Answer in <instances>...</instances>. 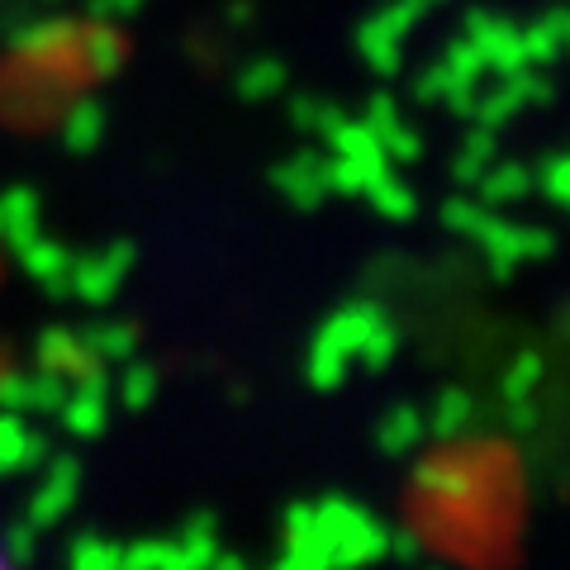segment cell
Segmentation results:
<instances>
[{"label": "cell", "instance_id": "7a4b0ae2", "mask_svg": "<svg viewBox=\"0 0 570 570\" xmlns=\"http://www.w3.org/2000/svg\"><path fill=\"white\" fill-rule=\"evenodd\" d=\"M0 570H14V566H10V557H6V547H0Z\"/></svg>", "mask_w": 570, "mask_h": 570}, {"label": "cell", "instance_id": "6da1fadb", "mask_svg": "<svg viewBox=\"0 0 570 570\" xmlns=\"http://www.w3.org/2000/svg\"><path fill=\"white\" fill-rule=\"evenodd\" d=\"M24 452V438H20V423L14 419H0V466H14Z\"/></svg>", "mask_w": 570, "mask_h": 570}]
</instances>
